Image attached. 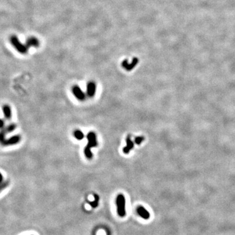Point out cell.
Here are the masks:
<instances>
[{
	"instance_id": "8",
	"label": "cell",
	"mask_w": 235,
	"mask_h": 235,
	"mask_svg": "<svg viewBox=\"0 0 235 235\" xmlns=\"http://www.w3.org/2000/svg\"><path fill=\"white\" fill-rule=\"evenodd\" d=\"M26 45L27 46V47L28 48H29L30 47H36L39 45V41L36 38H35L34 37H31L27 39Z\"/></svg>"
},
{
	"instance_id": "1",
	"label": "cell",
	"mask_w": 235,
	"mask_h": 235,
	"mask_svg": "<svg viewBox=\"0 0 235 235\" xmlns=\"http://www.w3.org/2000/svg\"><path fill=\"white\" fill-rule=\"evenodd\" d=\"M88 139V144L86 148H84V154L88 159H92V153L91 152V148L97 146L98 145V142H97V137L95 133L94 132H90L87 135Z\"/></svg>"
},
{
	"instance_id": "4",
	"label": "cell",
	"mask_w": 235,
	"mask_h": 235,
	"mask_svg": "<svg viewBox=\"0 0 235 235\" xmlns=\"http://www.w3.org/2000/svg\"><path fill=\"white\" fill-rule=\"evenodd\" d=\"M72 92L76 99L80 101H84L86 98V95L78 86H74L72 88Z\"/></svg>"
},
{
	"instance_id": "15",
	"label": "cell",
	"mask_w": 235,
	"mask_h": 235,
	"mask_svg": "<svg viewBox=\"0 0 235 235\" xmlns=\"http://www.w3.org/2000/svg\"><path fill=\"white\" fill-rule=\"evenodd\" d=\"M2 125H3V121L0 120V127L2 126Z\"/></svg>"
},
{
	"instance_id": "6",
	"label": "cell",
	"mask_w": 235,
	"mask_h": 235,
	"mask_svg": "<svg viewBox=\"0 0 235 235\" xmlns=\"http://www.w3.org/2000/svg\"><path fill=\"white\" fill-rule=\"evenodd\" d=\"M96 92V86L94 82H90L87 84V94L89 97L92 98L95 95Z\"/></svg>"
},
{
	"instance_id": "9",
	"label": "cell",
	"mask_w": 235,
	"mask_h": 235,
	"mask_svg": "<svg viewBox=\"0 0 235 235\" xmlns=\"http://www.w3.org/2000/svg\"><path fill=\"white\" fill-rule=\"evenodd\" d=\"M137 62H138L137 59H135V58L134 60H133V62L131 64L127 63V61H124V63H123V64H122V66H123V67H124L126 70H127V71H130V70H131L132 69H133V67H134L136 66V65L137 64Z\"/></svg>"
},
{
	"instance_id": "13",
	"label": "cell",
	"mask_w": 235,
	"mask_h": 235,
	"mask_svg": "<svg viewBox=\"0 0 235 235\" xmlns=\"http://www.w3.org/2000/svg\"><path fill=\"white\" fill-rule=\"evenodd\" d=\"M144 139V138L143 137H137L135 139V143L137 144H140L143 142Z\"/></svg>"
},
{
	"instance_id": "14",
	"label": "cell",
	"mask_w": 235,
	"mask_h": 235,
	"mask_svg": "<svg viewBox=\"0 0 235 235\" xmlns=\"http://www.w3.org/2000/svg\"><path fill=\"white\" fill-rule=\"evenodd\" d=\"M2 179H3V178H2V176L1 174H0V183H1V182L2 181Z\"/></svg>"
},
{
	"instance_id": "3",
	"label": "cell",
	"mask_w": 235,
	"mask_h": 235,
	"mask_svg": "<svg viewBox=\"0 0 235 235\" xmlns=\"http://www.w3.org/2000/svg\"><path fill=\"white\" fill-rule=\"evenodd\" d=\"M116 205H117V212L119 216L123 217L126 214L125 210V198L124 196L121 194L117 197L116 198Z\"/></svg>"
},
{
	"instance_id": "11",
	"label": "cell",
	"mask_w": 235,
	"mask_h": 235,
	"mask_svg": "<svg viewBox=\"0 0 235 235\" xmlns=\"http://www.w3.org/2000/svg\"><path fill=\"white\" fill-rule=\"evenodd\" d=\"M94 197H95V201L90 202V204L92 206V207H93V208H95V207H96L97 206H98V201H99V197L98 195H95Z\"/></svg>"
},
{
	"instance_id": "12",
	"label": "cell",
	"mask_w": 235,
	"mask_h": 235,
	"mask_svg": "<svg viewBox=\"0 0 235 235\" xmlns=\"http://www.w3.org/2000/svg\"><path fill=\"white\" fill-rule=\"evenodd\" d=\"M3 112L7 118H10L11 116V110L8 107H5L3 108Z\"/></svg>"
},
{
	"instance_id": "7",
	"label": "cell",
	"mask_w": 235,
	"mask_h": 235,
	"mask_svg": "<svg viewBox=\"0 0 235 235\" xmlns=\"http://www.w3.org/2000/svg\"><path fill=\"white\" fill-rule=\"evenodd\" d=\"M134 147V143L132 141L131 137L128 136L126 138V146H125L123 149V152L125 154H127Z\"/></svg>"
},
{
	"instance_id": "10",
	"label": "cell",
	"mask_w": 235,
	"mask_h": 235,
	"mask_svg": "<svg viewBox=\"0 0 235 235\" xmlns=\"http://www.w3.org/2000/svg\"><path fill=\"white\" fill-rule=\"evenodd\" d=\"M74 136L76 139L78 140H82L84 137L83 133L80 130H75L74 132Z\"/></svg>"
},
{
	"instance_id": "5",
	"label": "cell",
	"mask_w": 235,
	"mask_h": 235,
	"mask_svg": "<svg viewBox=\"0 0 235 235\" xmlns=\"http://www.w3.org/2000/svg\"><path fill=\"white\" fill-rule=\"evenodd\" d=\"M137 211L138 214H139L141 217L144 219V220H148L150 217V214L149 212L147 210H146L143 206H139V207L137 208Z\"/></svg>"
},
{
	"instance_id": "2",
	"label": "cell",
	"mask_w": 235,
	"mask_h": 235,
	"mask_svg": "<svg viewBox=\"0 0 235 235\" xmlns=\"http://www.w3.org/2000/svg\"><path fill=\"white\" fill-rule=\"evenodd\" d=\"M10 43L12 44L15 49H17V51H18L21 54H26L27 53L28 48L26 44H22L20 41L19 39L18 38L17 36L16 35H12L10 37Z\"/></svg>"
}]
</instances>
